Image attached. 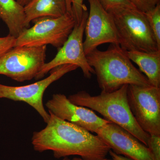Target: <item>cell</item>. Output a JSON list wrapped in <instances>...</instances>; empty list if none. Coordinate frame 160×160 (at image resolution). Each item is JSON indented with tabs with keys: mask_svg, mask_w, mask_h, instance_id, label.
Masks as SVG:
<instances>
[{
	"mask_svg": "<svg viewBox=\"0 0 160 160\" xmlns=\"http://www.w3.org/2000/svg\"><path fill=\"white\" fill-rule=\"evenodd\" d=\"M46 46H17L0 58V74L17 82L35 78L46 63Z\"/></svg>",
	"mask_w": 160,
	"mask_h": 160,
	"instance_id": "8992f818",
	"label": "cell"
},
{
	"mask_svg": "<svg viewBox=\"0 0 160 160\" xmlns=\"http://www.w3.org/2000/svg\"><path fill=\"white\" fill-rule=\"evenodd\" d=\"M147 147L155 160H160V135H150Z\"/></svg>",
	"mask_w": 160,
	"mask_h": 160,
	"instance_id": "d6986e66",
	"label": "cell"
},
{
	"mask_svg": "<svg viewBox=\"0 0 160 160\" xmlns=\"http://www.w3.org/2000/svg\"><path fill=\"white\" fill-rule=\"evenodd\" d=\"M24 9L26 28L38 18L61 17L67 12L72 14L70 0H31Z\"/></svg>",
	"mask_w": 160,
	"mask_h": 160,
	"instance_id": "4fadbf2b",
	"label": "cell"
},
{
	"mask_svg": "<svg viewBox=\"0 0 160 160\" xmlns=\"http://www.w3.org/2000/svg\"><path fill=\"white\" fill-rule=\"evenodd\" d=\"M127 52L129 59L146 75L150 85L160 88V50L152 52Z\"/></svg>",
	"mask_w": 160,
	"mask_h": 160,
	"instance_id": "5bb4252c",
	"label": "cell"
},
{
	"mask_svg": "<svg viewBox=\"0 0 160 160\" xmlns=\"http://www.w3.org/2000/svg\"><path fill=\"white\" fill-rule=\"evenodd\" d=\"M128 86L124 85L112 92H102L96 96L80 91L68 98L75 105L97 112L105 119L122 127L147 147L150 134L140 127L132 113L127 96Z\"/></svg>",
	"mask_w": 160,
	"mask_h": 160,
	"instance_id": "3957f363",
	"label": "cell"
},
{
	"mask_svg": "<svg viewBox=\"0 0 160 160\" xmlns=\"http://www.w3.org/2000/svg\"><path fill=\"white\" fill-rule=\"evenodd\" d=\"M72 14L75 20L76 23L81 22L83 12L87 10V7L83 3L84 0H70Z\"/></svg>",
	"mask_w": 160,
	"mask_h": 160,
	"instance_id": "e0dca14e",
	"label": "cell"
},
{
	"mask_svg": "<svg viewBox=\"0 0 160 160\" xmlns=\"http://www.w3.org/2000/svg\"><path fill=\"white\" fill-rule=\"evenodd\" d=\"M107 11L114 20L118 44L123 49L144 52L160 50L144 12L120 6Z\"/></svg>",
	"mask_w": 160,
	"mask_h": 160,
	"instance_id": "277c9868",
	"label": "cell"
},
{
	"mask_svg": "<svg viewBox=\"0 0 160 160\" xmlns=\"http://www.w3.org/2000/svg\"><path fill=\"white\" fill-rule=\"evenodd\" d=\"M49 113L46 127L32 134L35 151L50 150L57 159L76 155L85 160H101L109 154L111 149L97 135Z\"/></svg>",
	"mask_w": 160,
	"mask_h": 160,
	"instance_id": "6da1fadb",
	"label": "cell"
},
{
	"mask_svg": "<svg viewBox=\"0 0 160 160\" xmlns=\"http://www.w3.org/2000/svg\"><path fill=\"white\" fill-rule=\"evenodd\" d=\"M16 38L10 35L0 37V58L15 46Z\"/></svg>",
	"mask_w": 160,
	"mask_h": 160,
	"instance_id": "ffe728a7",
	"label": "cell"
},
{
	"mask_svg": "<svg viewBox=\"0 0 160 160\" xmlns=\"http://www.w3.org/2000/svg\"><path fill=\"white\" fill-rule=\"evenodd\" d=\"M96 133L116 154L132 160H155L148 147L114 123L109 122Z\"/></svg>",
	"mask_w": 160,
	"mask_h": 160,
	"instance_id": "8fae6325",
	"label": "cell"
},
{
	"mask_svg": "<svg viewBox=\"0 0 160 160\" xmlns=\"http://www.w3.org/2000/svg\"><path fill=\"white\" fill-rule=\"evenodd\" d=\"M78 68L77 66L72 64L58 66L49 72L50 75L48 77L26 86H12L0 84V98L25 102L34 108L44 122L47 123L50 114L46 111L43 105L44 92L52 83Z\"/></svg>",
	"mask_w": 160,
	"mask_h": 160,
	"instance_id": "ba28073f",
	"label": "cell"
},
{
	"mask_svg": "<svg viewBox=\"0 0 160 160\" xmlns=\"http://www.w3.org/2000/svg\"><path fill=\"white\" fill-rule=\"evenodd\" d=\"M88 1L89 12L84 31L86 38L83 41L86 55L102 44H118L116 28L111 14L103 8L99 0Z\"/></svg>",
	"mask_w": 160,
	"mask_h": 160,
	"instance_id": "30bf717a",
	"label": "cell"
},
{
	"mask_svg": "<svg viewBox=\"0 0 160 160\" xmlns=\"http://www.w3.org/2000/svg\"><path fill=\"white\" fill-rule=\"evenodd\" d=\"M62 160H71L68 158V157L64 158Z\"/></svg>",
	"mask_w": 160,
	"mask_h": 160,
	"instance_id": "d4e9b609",
	"label": "cell"
},
{
	"mask_svg": "<svg viewBox=\"0 0 160 160\" xmlns=\"http://www.w3.org/2000/svg\"><path fill=\"white\" fill-rule=\"evenodd\" d=\"M135 8L143 12L151 10L160 2V0H129Z\"/></svg>",
	"mask_w": 160,
	"mask_h": 160,
	"instance_id": "ac0fdd59",
	"label": "cell"
},
{
	"mask_svg": "<svg viewBox=\"0 0 160 160\" xmlns=\"http://www.w3.org/2000/svg\"><path fill=\"white\" fill-rule=\"evenodd\" d=\"M46 106L49 112L55 116L91 132L96 133L100 128L109 122L86 107L75 105L66 95L61 93L53 94Z\"/></svg>",
	"mask_w": 160,
	"mask_h": 160,
	"instance_id": "7c38bea8",
	"label": "cell"
},
{
	"mask_svg": "<svg viewBox=\"0 0 160 160\" xmlns=\"http://www.w3.org/2000/svg\"><path fill=\"white\" fill-rule=\"evenodd\" d=\"M106 10L115 7H127L135 8L129 0H99Z\"/></svg>",
	"mask_w": 160,
	"mask_h": 160,
	"instance_id": "44dd1931",
	"label": "cell"
},
{
	"mask_svg": "<svg viewBox=\"0 0 160 160\" xmlns=\"http://www.w3.org/2000/svg\"><path fill=\"white\" fill-rule=\"evenodd\" d=\"M144 13L158 46L160 48V2L153 9Z\"/></svg>",
	"mask_w": 160,
	"mask_h": 160,
	"instance_id": "2e32d148",
	"label": "cell"
},
{
	"mask_svg": "<svg viewBox=\"0 0 160 160\" xmlns=\"http://www.w3.org/2000/svg\"><path fill=\"white\" fill-rule=\"evenodd\" d=\"M0 19L8 27L9 34L15 38L26 28L24 7L16 0H0Z\"/></svg>",
	"mask_w": 160,
	"mask_h": 160,
	"instance_id": "9a60e30c",
	"label": "cell"
},
{
	"mask_svg": "<svg viewBox=\"0 0 160 160\" xmlns=\"http://www.w3.org/2000/svg\"><path fill=\"white\" fill-rule=\"evenodd\" d=\"M109 154L111 156L112 160H132L121 155L116 154L112 150L109 151Z\"/></svg>",
	"mask_w": 160,
	"mask_h": 160,
	"instance_id": "7402d4cb",
	"label": "cell"
},
{
	"mask_svg": "<svg viewBox=\"0 0 160 160\" xmlns=\"http://www.w3.org/2000/svg\"><path fill=\"white\" fill-rule=\"evenodd\" d=\"M32 22L34 25L23 29L16 38L15 47L51 45L59 49L66 42L76 24L73 15L69 12L61 17L38 18Z\"/></svg>",
	"mask_w": 160,
	"mask_h": 160,
	"instance_id": "5b68a950",
	"label": "cell"
},
{
	"mask_svg": "<svg viewBox=\"0 0 160 160\" xmlns=\"http://www.w3.org/2000/svg\"><path fill=\"white\" fill-rule=\"evenodd\" d=\"M87 10L83 12L79 23H76L73 30L62 46L58 49L56 55L50 62L45 63L36 77V80L42 78L54 68L62 65L72 64L81 68L86 78H91L94 70L89 66L83 47V35L88 18Z\"/></svg>",
	"mask_w": 160,
	"mask_h": 160,
	"instance_id": "9c48e42d",
	"label": "cell"
},
{
	"mask_svg": "<svg viewBox=\"0 0 160 160\" xmlns=\"http://www.w3.org/2000/svg\"><path fill=\"white\" fill-rule=\"evenodd\" d=\"M16 1L20 5L22 6L23 7H24L27 4H28L31 0H16Z\"/></svg>",
	"mask_w": 160,
	"mask_h": 160,
	"instance_id": "603a6c76",
	"label": "cell"
},
{
	"mask_svg": "<svg viewBox=\"0 0 160 160\" xmlns=\"http://www.w3.org/2000/svg\"><path fill=\"white\" fill-rule=\"evenodd\" d=\"M129 108L140 127L149 134L160 135V88L129 85Z\"/></svg>",
	"mask_w": 160,
	"mask_h": 160,
	"instance_id": "52a82bcc",
	"label": "cell"
},
{
	"mask_svg": "<svg viewBox=\"0 0 160 160\" xmlns=\"http://www.w3.org/2000/svg\"><path fill=\"white\" fill-rule=\"evenodd\" d=\"M72 160H85L84 159H82V158H74L73 159H72ZM101 160H111L110 159H109L106 158H105Z\"/></svg>",
	"mask_w": 160,
	"mask_h": 160,
	"instance_id": "cb8c5ba5",
	"label": "cell"
},
{
	"mask_svg": "<svg viewBox=\"0 0 160 160\" xmlns=\"http://www.w3.org/2000/svg\"><path fill=\"white\" fill-rule=\"evenodd\" d=\"M86 56L103 92H112L124 85L151 86L119 44H110L105 51L94 49Z\"/></svg>",
	"mask_w": 160,
	"mask_h": 160,
	"instance_id": "7a4b0ae2",
	"label": "cell"
}]
</instances>
